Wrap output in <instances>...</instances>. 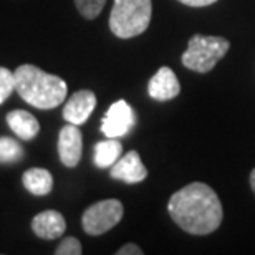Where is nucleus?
<instances>
[{"mask_svg": "<svg viewBox=\"0 0 255 255\" xmlns=\"http://www.w3.org/2000/svg\"><path fill=\"white\" fill-rule=\"evenodd\" d=\"M171 219L192 236L216 232L222 222V204L216 191L204 182H191L174 192L167 202Z\"/></svg>", "mask_w": 255, "mask_h": 255, "instance_id": "nucleus-1", "label": "nucleus"}, {"mask_svg": "<svg viewBox=\"0 0 255 255\" xmlns=\"http://www.w3.org/2000/svg\"><path fill=\"white\" fill-rule=\"evenodd\" d=\"M15 91L25 103L38 110H53L66 98L68 86L57 75H50L35 65H20L13 71Z\"/></svg>", "mask_w": 255, "mask_h": 255, "instance_id": "nucleus-2", "label": "nucleus"}, {"mask_svg": "<svg viewBox=\"0 0 255 255\" xmlns=\"http://www.w3.org/2000/svg\"><path fill=\"white\" fill-rule=\"evenodd\" d=\"M152 17L151 0H115L110 30L120 38H132L146 32Z\"/></svg>", "mask_w": 255, "mask_h": 255, "instance_id": "nucleus-3", "label": "nucleus"}, {"mask_svg": "<svg viewBox=\"0 0 255 255\" xmlns=\"http://www.w3.org/2000/svg\"><path fill=\"white\" fill-rule=\"evenodd\" d=\"M229 48H231V43L224 37L194 35L187 43L186 52L182 53L181 62L186 68L196 73H207L229 52Z\"/></svg>", "mask_w": 255, "mask_h": 255, "instance_id": "nucleus-4", "label": "nucleus"}, {"mask_svg": "<svg viewBox=\"0 0 255 255\" xmlns=\"http://www.w3.org/2000/svg\"><path fill=\"white\" fill-rule=\"evenodd\" d=\"M123 214V204L118 199H105L86 209L81 217V226L88 236H103L118 226Z\"/></svg>", "mask_w": 255, "mask_h": 255, "instance_id": "nucleus-5", "label": "nucleus"}, {"mask_svg": "<svg viewBox=\"0 0 255 255\" xmlns=\"http://www.w3.org/2000/svg\"><path fill=\"white\" fill-rule=\"evenodd\" d=\"M136 125V113L125 100L115 101L101 120V132L106 137H123Z\"/></svg>", "mask_w": 255, "mask_h": 255, "instance_id": "nucleus-6", "label": "nucleus"}, {"mask_svg": "<svg viewBox=\"0 0 255 255\" xmlns=\"http://www.w3.org/2000/svg\"><path fill=\"white\" fill-rule=\"evenodd\" d=\"M83 152V134L76 125L68 123L60 129L58 134V156L66 167H76L80 164Z\"/></svg>", "mask_w": 255, "mask_h": 255, "instance_id": "nucleus-7", "label": "nucleus"}, {"mask_svg": "<svg viewBox=\"0 0 255 255\" xmlns=\"http://www.w3.org/2000/svg\"><path fill=\"white\" fill-rule=\"evenodd\" d=\"M96 108V95L91 90H80L70 96L63 106V118L66 123L81 126Z\"/></svg>", "mask_w": 255, "mask_h": 255, "instance_id": "nucleus-8", "label": "nucleus"}, {"mask_svg": "<svg viewBox=\"0 0 255 255\" xmlns=\"http://www.w3.org/2000/svg\"><path fill=\"white\" fill-rule=\"evenodd\" d=\"M110 176L116 181L126 182V184H137L147 177V169L142 164L139 152L129 151L111 166Z\"/></svg>", "mask_w": 255, "mask_h": 255, "instance_id": "nucleus-9", "label": "nucleus"}, {"mask_svg": "<svg viewBox=\"0 0 255 255\" xmlns=\"http://www.w3.org/2000/svg\"><path fill=\"white\" fill-rule=\"evenodd\" d=\"M147 93L156 101H169L174 100L181 93V85L176 73L169 66H161L156 75L149 80Z\"/></svg>", "mask_w": 255, "mask_h": 255, "instance_id": "nucleus-10", "label": "nucleus"}, {"mask_svg": "<svg viewBox=\"0 0 255 255\" xmlns=\"http://www.w3.org/2000/svg\"><path fill=\"white\" fill-rule=\"evenodd\" d=\"M32 231L37 237L45 241H55L66 231V221L58 211H43L32 219Z\"/></svg>", "mask_w": 255, "mask_h": 255, "instance_id": "nucleus-11", "label": "nucleus"}, {"mask_svg": "<svg viewBox=\"0 0 255 255\" xmlns=\"http://www.w3.org/2000/svg\"><path fill=\"white\" fill-rule=\"evenodd\" d=\"M7 125L13 134L23 141H32L40 131V123L37 118L23 110H13L7 115Z\"/></svg>", "mask_w": 255, "mask_h": 255, "instance_id": "nucleus-12", "label": "nucleus"}, {"mask_svg": "<svg viewBox=\"0 0 255 255\" xmlns=\"http://www.w3.org/2000/svg\"><path fill=\"white\" fill-rule=\"evenodd\" d=\"M23 187L33 196H47L53 189V176L43 167H30L22 176Z\"/></svg>", "mask_w": 255, "mask_h": 255, "instance_id": "nucleus-13", "label": "nucleus"}, {"mask_svg": "<svg viewBox=\"0 0 255 255\" xmlns=\"http://www.w3.org/2000/svg\"><path fill=\"white\" fill-rule=\"evenodd\" d=\"M123 156V146L115 137H108L105 141H98L93 151V162L100 169L111 167Z\"/></svg>", "mask_w": 255, "mask_h": 255, "instance_id": "nucleus-14", "label": "nucleus"}, {"mask_svg": "<svg viewBox=\"0 0 255 255\" xmlns=\"http://www.w3.org/2000/svg\"><path fill=\"white\" fill-rule=\"evenodd\" d=\"M25 156L23 146L13 137L0 136V164H15Z\"/></svg>", "mask_w": 255, "mask_h": 255, "instance_id": "nucleus-15", "label": "nucleus"}, {"mask_svg": "<svg viewBox=\"0 0 255 255\" xmlns=\"http://www.w3.org/2000/svg\"><path fill=\"white\" fill-rule=\"evenodd\" d=\"M106 0H75V5L78 8L81 17L93 20L101 13V10L105 8Z\"/></svg>", "mask_w": 255, "mask_h": 255, "instance_id": "nucleus-16", "label": "nucleus"}, {"mask_svg": "<svg viewBox=\"0 0 255 255\" xmlns=\"http://www.w3.org/2000/svg\"><path fill=\"white\" fill-rule=\"evenodd\" d=\"M15 90V75L8 68L0 66V105L13 93Z\"/></svg>", "mask_w": 255, "mask_h": 255, "instance_id": "nucleus-17", "label": "nucleus"}, {"mask_svg": "<svg viewBox=\"0 0 255 255\" xmlns=\"http://www.w3.org/2000/svg\"><path fill=\"white\" fill-rule=\"evenodd\" d=\"M81 252H83L81 244L78 239H75V237H65L63 241L58 244L57 251H55L57 255H80Z\"/></svg>", "mask_w": 255, "mask_h": 255, "instance_id": "nucleus-18", "label": "nucleus"}, {"mask_svg": "<svg viewBox=\"0 0 255 255\" xmlns=\"http://www.w3.org/2000/svg\"><path fill=\"white\" fill-rule=\"evenodd\" d=\"M142 251L139 249V246H136V244H126L121 249L116 251V255H141Z\"/></svg>", "mask_w": 255, "mask_h": 255, "instance_id": "nucleus-19", "label": "nucleus"}, {"mask_svg": "<svg viewBox=\"0 0 255 255\" xmlns=\"http://www.w3.org/2000/svg\"><path fill=\"white\" fill-rule=\"evenodd\" d=\"M177 2L187 5V7H209V5L216 3L217 0H177Z\"/></svg>", "mask_w": 255, "mask_h": 255, "instance_id": "nucleus-20", "label": "nucleus"}, {"mask_svg": "<svg viewBox=\"0 0 255 255\" xmlns=\"http://www.w3.org/2000/svg\"><path fill=\"white\" fill-rule=\"evenodd\" d=\"M251 187H252V191L255 194V169L251 172Z\"/></svg>", "mask_w": 255, "mask_h": 255, "instance_id": "nucleus-21", "label": "nucleus"}]
</instances>
